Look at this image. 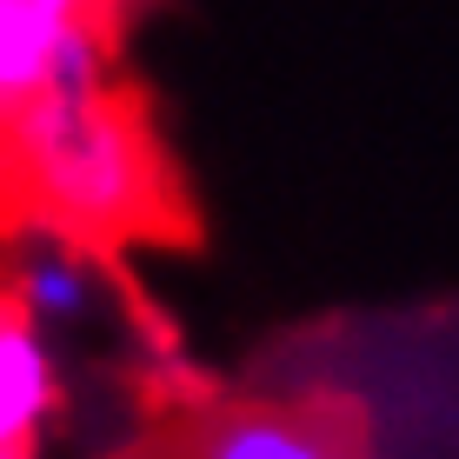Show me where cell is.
<instances>
[{"label":"cell","mask_w":459,"mask_h":459,"mask_svg":"<svg viewBox=\"0 0 459 459\" xmlns=\"http://www.w3.org/2000/svg\"><path fill=\"white\" fill-rule=\"evenodd\" d=\"M0 213L87 247L173 220V173L120 81L34 93L0 120Z\"/></svg>","instance_id":"cell-1"},{"label":"cell","mask_w":459,"mask_h":459,"mask_svg":"<svg viewBox=\"0 0 459 459\" xmlns=\"http://www.w3.org/2000/svg\"><path fill=\"white\" fill-rule=\"evenodd\" d=\"M134 0H0V120L54 87L114 81Z\"/></svg>","instance_id":"cell-2"},{"label":"cell","mask_w":459,"mask_h":459,"mask_svg":"<svg viewBox=\"0 0 459 459\" xmlns=\"http://www.w3.org/2000/svg\"><path fill=\"white\" fill-rule=\"evenodd\" d=\"M100 247L67 240V233H47V227H21V247L7 260V293L13 307L27 313L34 326H87L93 307H100Z\"/></svg>","instance_id":"cell-3"},{"label":"cell","mask_w":459,"mask_h":459,"mask_svg":"<svg viewBox=\"0 0 459 459\" xmlns=\"http://www.w3.org/2000/svg\"><path fill=\"white\" fill-rule=\"evenodd\" d=\"M186 459H353V433L320 406H227L194 433Z\"/></svg>","instance_id":"cell-4"},{"label":"cell","mask_w":459,"mask_h":459,"mask_svg":"<svg viewBox=\"0 0 459 459\" xmlns=\"http://www.w3.org/2000/svg\"><path fill=\"white\" fill-rule=\"evenodd\" d=\"M60 413V353L7 293H0V446L34 453Z\"/></svg>","instance_id":"cell-5"}]
</instances>
